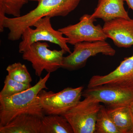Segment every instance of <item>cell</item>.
Masks as SVG:
<instances>
[{
	"label": "cell",
	"mask_w": 133,
	"mask_h": 133,
	"mask_svg": "<svg viewBox=\"0 0 133 133\" xmlns=\"http://www.w3.org/2000/svg\"><path fill=\"white\" fill-rule=\"evenodd\" d=\"M40 1H41V0H29V1H36L38 2Z\"/></svg>",
	"instance_id": "obj_22"
},
{
	"label": "cell",
	"mask_w": 133,
	"mask_h": 133,
	"mask_svg": "<svg viewBox=\"0 0 133 133\" xmlns=\"http://www.w3.org/2000/svg\"><path fill=\"white\" fill-rule=\"evenodd\" d=\"M107 108L120 133H133V117L129 106H107Z\"/></svg>",
	"instance_id": "obj_14"
},
{
	"label": "cell",
	"mask_w": 133,
	"mask_h": 133,
	"mask_svg": "<svg viewBox=\"0 0 133 133\" xmlns=\"http://www.w3.org/2000/svg\"><path fill=\"white\" fill-rule=\"evenodd\" d=\"M82 96L90 97L107 106H129L133 101V91L116 86L103 85L87 88Z\"/></svg>",
	"instance_id": "obj_9"
},
{
	"label": "cell",
	"mask_w": 133,
	"mask_h": 133,
	"mask_svg": "<svg viewBox=\"0 0 133 133\" xmlns=\"http://www.w3.org/2000/svg\"><path fill=\"white\" fill-rule=\"evenodd\" d=\"M32 86L30 84H24L15 81L7 75L4 81V86L0 92V97L16 94L26 90Z\"/></svg>",
	"instance_id": "obj_19"
},
{
	"label": "cell",
	"mask_w": 133,
	"mask_h": 133,
	"mask_svg": "<svg viewBox=\"0 0 133 133\" xmlns=\"http://www.w3.org/2000/svg\"><path fill=\"white\" fill-rule=\"evenodd\" d=\"M84 87H67L59 92L43 89L38 94L44 114L63 115L80 101Z\"/></svg>",
	"instance_id": "obj_5"
},
{
	"label": "cell",
	"mask_w": 133,
	"mask_h": 133,
	"mask_svg": "<svg viewBox=\"0 0 133 133\" xmlns=\"http://www.w3.org/2000/svg\"><path fill=\"white\" fill-rule=\"evenodd\" d=\"M8 76L15 81L24 83L30 84L32 79L26 65L20 62L9 65L7 67Z\"/></svg>",
	"instance_id": "obj_18"
},
{
	"label": "cell",
	"mask_w": 133,
	"mask_h": 133,
	"mask_svg": "<svg viewBox=\"0 0 133 133\" xmlns=\"http://www.w3.org/2000/svg\"><path fill=\"white\" fill-rule=\"evenodd\" d=\"M50 72L33 86L19 93L0 97V127L6 125L19 115L27 113L42 118L44 113L39 102L38 94L43 89H48L46 83Z\"/></svg>",
	"instance_id": "obj_2"
},
{
	"label": "cell",
	"mask_w": 133,
	"mask_h": 133,
	"mask_svg": "<svg viewBox=\"0 0 133 133\" xmlns=\"http://www.w3.org/2000/svg\"><path fill=\"white\" fill-rule=\"evenodd\" d=\"M95 133H120L104 106H101L98 113L95 124Z\"/></svg>",
	"instance_id": "obj_16"
},
{
	"label": "cell",
	"mask_w": 133,
	"mask_h": 133,
	"mask_svg": "<svg viewBox=\"0 0 133 133\" xmlns=\"http://www.w3.org/2000/svg\"><path fill=\"white\" fill-rule=\"evenodd\" d=\"M42 118L35 115L22 114L0 127V133H40Z\"/></svg>",
	"instance_id": "obj_12"
},
{
	"label": "cell",
	"mask_w": 133,
	"mask_h": 133,
	"mask_svg": "<svg viewBox=\"0 0 133 133\" xmlns=\"http://www.w3.org/2000/svg\"><path fill=\"white\" fill-rule=\"evenodd\" d=\"M103 85L116 86L133 91V55L124 58L119 65L109 74L93 76L87 88Z\"/></svg>",
	"instance_id": "obj_10"
},
{
	"label": "cell",
	"mask_w": 133,
	"mask_h": 133,
	"mask_svg": "<svg viewBox=\"0 0 133 133\" xmlns=\"http://www.w3.org/2000/svg\"><path fill=\"white\" fill-rule=\"evenodd\" d=\"M96 19L91 15L85 14L79 19V21L58 29L67 38V43L72 45L84 42H92L106 41L107 37L103 28L100 24L95 25Z\"/></svg>",
	"instance_id": "obj_8"
},
{
	"label": "cell",
	"mask_w": 133,
	"mask_h": 133,
	"mask_svg": "<svg viewBox=\"0 0 133 133\" xmlns=\"http://www.w3.org/2000/svg\"><path fill=\"white\" fill-rule=\"evenodd\" d=\"M29 0H0V22L6 15L14 17L21 16V10Z\"/></svg>",
	"instance_id": "obj_17"
},
{
	"label": "cell",
	"mask_w": 133,
	"mask_h": 133,
	"mask_svg": "<svg viewBox=\"0 0 133 133\" xmlns=\"http://www.w3.org/2000/svg\"><path fill=\"white\" fill-rule=\"evenodd\" d=\"M124 1L98 0L97 7L91 15V17L102 19L105 22L116 18L130 19L124 8Z\"/></svg>",
	"instance_id": "obj_13"
},
{
	"label": "cell",
	"mask_w": 133,
	"mask_h": 133,
	"mask_svg": "<svg viewBox=\"0 0 133 133\" xmlns=\"http://www.w3.org/2000/svg\"><path fill=\"white\" fill-rule=\"evenodd\" d=\"M49 47L46 42H36L22 53L23 59L31 63L36 75L38 77H41L44 70L51 73L62 68L66 51L62 49L52 50L49 49Z\"/></svg>",
	"instance_id": "obj_3"
},
{
	"label": "cell",
	"mask_w": 133,
	"mask_h": 133,
	"mask_svg": "<svg viewBox=\"0 0 133 133\" xmlns=\"http://www.w3.org/2000/svg\"><path fill=\"white\" fill-rule=\"evenodd\" d=\"M101 106L97 100L86 97L63 116L70 124L74 133H95L97 117Z\"/></svg>",
	"instance_id": "obj_6"
},
{
	"label": "cell",
	"mask_w": 133,
	"mask_h": 133,
	"mask_svg": "<svg viewBox=\"0 0 133 133\" xmlns=\"http://www.w3.org/2000/svg\"><path fill=\"white\" fill-rule=\"evenodd\" d=\"M81 0H41L36 7L23 16L9 18L5 16L0 22V31L9 30L8 39L18 41L27 28L33 26L39 19L46 16L65 17L74 10Z\"/></svg>",
	"instance_id": "obj_1"
},
{
	"label": "cell",
	"mask_w": 133,
	"mask_h": 133,
	"mask_svg": "<svg viewBox=\"0 0 133 133\" xmlns=\"http://www.w3.org/2000/svg\"><path fill=\"white\" fill-rule=\"evenodd\" d=\"M102 28L107 38L111 39L118 48L133 45V19L116 18L105 22Z\"/></svg>",
	"instance_id": "obj_11"
},
{
	"label": "cell",
	"mask_w": 133,
	"mask_h": 133,
	"mask_svg": "<svg viewBox=\"0 0 133 133\" xmlns=\"http://www.w3.org/2000/svg\"><path fill=\"white\" fill-rule=\"evenodd\" d=\"M129 108H130V110H131V113H132V115L133 117V101L130 104V105H129Z\"/></svg>",
	"instance_id": "obj_21"
},
{
	"label": "cell",
	"mask_w": 133,
	"mask_h": 133,
	"mask_svg": "<svg viewBox=\"0 0 133 133\" xmlns=\"http://www.w3.org/2000/svg\"><path fill=\"white\" fill-rule=\"evenodd\" d=\"M51 17L46 16L38 20L33 26L27 28L22 35V41L19 43V51L22 53L31 44L38 42H49L57 44L69 54L71 53L67 45V38L58 30H55L51 23Z\"/></svg>",
	"instance_id": "obj_4"
},
{
	"label": "cell",
	"mask_w": 133,
	"mask_h": 133,
	"mask_svg": "<svg viewBox=\"0 0 133 133\" xmlns=\"http://www.w3.org/2000/svg\"><path fill=\"white\" fill-rule=\"evenodd\" d=\"M127 3L129 7L133 10V0H125Z\"/></svg>",
	"instance_id": "obj_20"
},
{
	"label": "cell",
	"mask_w": 133,
	"mask_h": 133,
	"mask_svg": "<svg viewBox=\"0 0 133 133\" xmlns=\"http://www.w3.org/2000/svg\"><path fill=\"white\" fill-rule=\"evenodd\" d=\"M116 51L106 41L84 42L74 45V50L63 59L62 68L76 70L85 66L90 58L99 54L113 56Z\"/></svg>",
	"instance_id": "obj_7"
},
{
	"label": "cell",
	"mask_w": 133,
	"mask_h": 133,
	"mask_svg": "<svg viewBox=\"0 0 133 133\" xmlns=\"http://www.w3.org/2000/svg\"><path fill=\"white\" fill-rule=\"evenodd\" d=\"M40 133H74V131L64 116L56 115L42 118Z\"/></svg>",
	"instance_id": "obj_15"
}]
</instances>
